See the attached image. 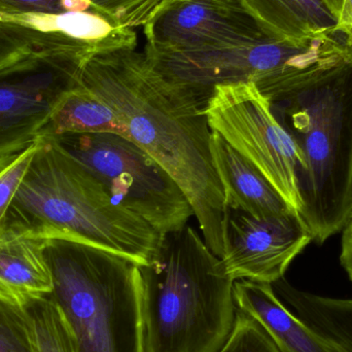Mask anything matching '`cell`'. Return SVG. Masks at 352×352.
I'll list each match as a JSON object with an SVG mask.
<instances>
[{
  "label": "cell",
  "instance_id": "cell-1",
  "mask_svg": "<svg viewBox=\"0 0 352 352\" xmlns=\"http://www.w3.org/2000/svg\"><path fill=\"white\" fill-rule=\"evenodd\" d=\"M80 85L119 113L127 138L175 180L192 205L203 240L221 258L227 206L204 107L135 49L95 54L82 68Z\"/></svg>",
  "mask_w": 352,
  "mask_h": 352
},
{
  "label": "cell",
  "instance_id": "cell-2",
  "mask_svg": "<svg viewBox=\"0 0 352 352\" xmlns=\"http://www.w3.org/2000/svg\"><path fill=\"white\" fill-rule=\"evenodd\" d=\"M256 86L303 155L300 215L324 243L352 210V41Z\"/></svg>",
  "mask_w": 352,
  "mask_h": 352
},
{
  "label": "cell",
  "instance_id": "cell-3",
  "mask_svg": "<svg viewBox=\"0 0 352 352\" xmlns=\"http://www.w3.org/2000/svg\"><path fill=\"white\" fill-rule=\"evenodd\" d=\"M2 235L66 238L142 265L155 260L163 238L118 204L97 178L47 138L37 140Z\"/></svg>",
  "mask_w": 352,
  "mask_h": 352
},
{
  "label": "cell",
  "instance_id": "cell-4",
  "mask_svg": "<svg viewBox=\"0 0 352 352\" xmlns=\"http://www.w3.org/2000/svg\"><path fill=\"white\" fill-rule=\"evenodd\" d=\"M234 283L192 228L162 238L142 265L146 352H219L235 327Z\"/></svg>",
  "mask_w": 352,
  "mask_h": 352
},
{
  "label": "cell",
  "instance_id": "cell-5",
  "mask_svg": "<svg viewBox=\"0 0 352 352\" xmlns=\"http://www.w3.org/2000/svg\"><path fill=\"white\" fill-rule=\"evenodd\" d=\"M41 252L76 352H146L142 264L66 238H43Z\"/></svg>",
  "mask_w": 352,
  "mask_h": 352
},
{
  "label": "cell",
  "instance_id": "cell-6",
  "mask_svg": "<svg viewBox=\"0 0 352 352\" xmlns=\"http://www.w3.org/2000/svg\"><path fill=\"white\" fill-rule=\"evenodd\" d=\"M41 138L82 165L118 204L144 219L162 237L179 231L195 217L175 180L127 136L63 133Z\"/></svg>",
  "mask_w": 352,
  "mask_h": 352
},
{
  "label": "cell",
  "instance_id": "cell-7",
  "mask_svg": "<svg viewBox=\"0 0 352 352\" xmlns=\"http://www.w3.org/2000/svg\"><path fill=\"white\" fill-rule=\"evenodd\" d=\"M100 53L84 41L38 50L0 68V157L22 152L72 91L89 58Z\"/></svg>",
  "mask_w": 352,
  "mask_h": 352
},
{
  "label": "cell",
  "instance_id": "cell-8",
  "mask_svg": "<svg viewBox=\"0 0 352 352\" xmlns=\"http://www.w3.org/2000/svg\"><path fill=\"white\" fill-rule=\"evenodd\" d=\"M204 113L211 131L254 165L300 214L299 175L304 168L303 155L256 84L215 87Z\"/></svg>",
  "mask_w": 352,
  "mask_h": 352
},
{
  "label": "cell",
  "instance_id": "cell-9",
  "mask_svg": "<svg viewBox=\"0 0 352 352\" xmlns=\"http://www.w3.org/2000/svg\"><path fill=\"white\" fill-rule=\"evenodd\" d=\"M343 31L295 41L277 38L260 45L194 52L156 51L144 54L155 69L173 84L190 91L205 107L213 89L263 78L302 67L351 43Z\"/></svg>",
  "mask_w": 352,
  "mask_h": 352
},
{
  "label": "cell",
  "instance_id": "cell-10",
  "mask_svg": "<svg viewBox=\"0 0 352 352\" xmlns=\"http://www.w3.org/2000/svg\"><path fill=\"white\" fill-rule=\"evenodd\" d=\"M150 49L194 52L260 45L277 38L245 6L177 0L163 6L144 25Z\"/></svg>",
  "mask_w": 352,
  "mask_h": 352
},
{
  "label": "cell",
  "instance_id": "cell-11",
  "mask_svg": "<svg viewBox=\"0 0 352 352\" xmlns=\"http://www.w3.org/2000/svg\"><path fill=\"white\" fill-rule=\"evenodd\" d=\"M311 241V232L298 212L256 219L227 207L221 264L234 281L272 285Z\"/></svg>",
  "mask_w": 352,
  "mask_h": 352
},
{
  "label": "cell",
  "instance_id": "cell-12",
  "mask_svg": "<svg viewBox=\"0 0 352 352\" xmlns=\"http://www.w3.org/2000/svg\"><path fill=\"white\" fill-rule=\"evenodd\" d=\"M234 298L238 309L258 322L280 352H345L287 309L270 283L236 280Z\"/></svg>",
  "mask_w": 352,
  "mask_h": 352
},
{
  "label": "cell",
  "instance_id": "cell-13",
  "mask_svg": "<svg viewBox=\"0 0 352 352\" xmlns=\"http://www.w3.org/2000/svg\"><path fill=\"white\" fill-rule=\"evenodd\" d=\"M211 155L225 192L226 206L256 219H274L297 212L260 170L211 131Z\"/></svg>",
  "mask_w": 352,
  "mask_h": 352
},
{
  "label": "cell",
  "instance_id": "cell-14",
  "mask_svg": "<svg viewBox=\"0 0 352 352\" xmlns=\"http://www.w3.org/2000/svg\"><path fill=\"white\" fill-rule=\"evenodd\" d=\"M43 238L0 237V295L24 306L51 295L53 280L41 252Z\"/></svg>",
  "mask_w": 352,
  "mask_h": 352
},
{
  "label": "cell",
  "instance_id": "cell-15",
  "mask_svg": "<svg viewBox=\"0 0 352 352\" xmlns=\"http://www.w3.org/2000/svg\"><path fill=\"white\" fill-rule=\"evenodd\" d=\"M246 8L274 34L301 41L341 31L327 0H244Z\"/></svg>",
  "mask_w": 352,
  "mask_h": 352
},
{
  "label": "cell",
  "instance_id": "cell-16",
  "mask_svg": "<svg viewBox=\"0 0 352 352\" xmlns=\"http://www.w3.org/2000/svg\"><path fill=\"white\" fill-rule=\"evenodd\" d=\"M1 20L16 23L45 33H58L90 43L98 51L135 49L138 36L133 29L119 26L94 12L23 14Z\"/></svg>",
  "mask_w": 352,
  "mask_h": 352
},
{
  "label": "cell",
  "instance_id": "cell-17",
  "mask_svg": "<svg viewBox=\"0 0 352 352\" xmlns=\"http://www.w3.org/2000/svg\"><path fill=\"white\" fill-rule=\"evenodd\" d=\"M279 299L314 331L345 352H352V300L333 299L300 291L285 277L272 285Z\"/></svg>",
  "mask_w": 352,
  "mask_h": 352
},
{
  "label": "cell",
  "instance_id": "cell-18",
  "mask_svg": "<svg viewBox=\"0 0 352 352\" xmlns=\"http://www.w3.org/2000/svg\"><path fill=\"white\" fill-rule=\"evenodd\" d=\"M63 133H115L127 136L119 113L80 85L54 111L39 138Z\"/></svg>",
  "mask_w": 352,
  "mask_h": 352
},
{
  "label": "cell",
  "instance_id": "cell-19",
  "mask_svg": "<svg viewBox=\"0 0 352 352\" xmlns=\"http://www.w3.org/2000/svg\"><path fill=\"white\" fill-rule=\"evenodd\" d=\"M24 307L32 327L36 352H76L67 320L51 295L29 300Z\"/></svg>",
  "mask_w": 352,
  "mask_h": 352
},
{
  "label": "cell",
  "instance_id": "cell-20",
  "mask_svg": "<svg viewBox=\"0 0 352 352\" xmlns=\"http://www.w3.org/2000/svg\"><path fill=\"white\" fill-rule=\"evenodd\" d=\"M72 41H80L58 33L41 32L0 19V68L38 50Z\"/></svg>",
  "mask_w": 352,
  "mask_h": 352
},
{
  "label": "cell",
  "instance_id": "cell-21",
  "mask_svg": "<svg viewBox=\"0 0 352 352\" xmlns=\"http://www.w3.org/2000/svg\"><path fill=\"white\" fill-rule=\"evenodd\" d=\"M0 352H36L24 306L0 295Z\"/></svg>",
  "mask_w": 352,
  "mask_h": 352
},
{
  "label": "cell",
  "instance_id": "cell-22",
  "mask_svg": "<svg viewBox=\"0 0 352 352\" xmlns=\"http://www.w3.org/2000/svg\"><path fill=\"white\" fill-rule=\"evenodd\" d=\"M92 12L122 27L144 26L164 0H90Z\"/></svg>",
  "mask_w": 352,
  "mask_h": 352
},
{
  "label": "cell",
  "instance_id": "cell-23",
  "mask_svg": "<svg viewBox=\"0 0 352 352\" xmlns=\"http://www.w3.org/2000/svg\"><path fill=\"white\" fill-rule=\"evenodd\" d=\"M36 144L37 142L22 152L0 157V237L8 209L32 160Z\"/></svg>",
  "mask_w": 352,
  "mask_h": 352
},
{
  "label": "cell",
  "instance_id": "cell-24",
  "mask_svg": "<svg viewBox=\"0 0 352 352\" xmlns=\"http://www.w3.org/2000/svg\"><path fill=\"white\" fill-rule=\"evenodd\" d=\"M219 352H280L266 331L238 309L235 327Z\"/></svg>",
  "mask_w": 352,
  "mask_h": 352
},
{
  "label": "cell",
  "instance_id": "cell-25",
  "mask_svg": "<svg viewBox=\"0 0 352 352\" xmlns=\"http://www.w3.org/2000/svg\"><path fill=\"white\" fill-rule=\"evenodd\" d=\"M65 12L62 0H0V19L23 14Z\"/></svg>",
  "mask_w": 352,
  "mask_h": 352
},
{
  "label": "cell",
  "instance_id": "cell-26",
  "mask_svg": "<svg viewBox=\"0 0 352 352\" xmlns=\"http://www.w3.org/2000/svg\"><path fill=\"white\" fill-rule=\"evenodd\" d=\"M340 261L352 283V210L342 229Z\"/></svg>",
  "mask_w": 352,
  "mask_h": 352
},
{
  "label": "cell",
  "instance_id": "cell-27",
  "mask_svg": "<svg viewBox=\"0 0 352 352\" xmlns=\"http://www.w3.org/2000/svg\"><path fill=\"white\" fill-rule=\"evenodd\" d=\"M339 29L352 39V0H344L342 12L339 16Z\"/></svg>",
  "mask_w": 352,
  "mask_h": 352
},
{
  "label": "cell",
  "instance_id": "cell-28",
  "mask_svg": "<svg viewBox=\"0 0 352 352\" xmlns=\"http://www.w3.org/2000/svg\"><path fill=\"white\" fill-rule=\"evenodd\" d=\"M327 1L330 4L331 8H332V10H334L335 14H337L339 19L341 12H342L343 2H344V0H327Z\"/></svg>",
  "mask_w": 352,
  "mask_h": 352
},
{
  "label": "cell",
  "instance_id": "cell-29",
  "mask_svg": "<svg viewBox=\"0 0 352 352\" xmlns=\"http://www.w3.org/2000/svg\"><path fill=\"white\" fill-rule=\"evenodd\" d=\"M173 1H177V0H164L162 6H165V4L169 3V2ZM209 1L223 2V3L237 4V6H245V4H244V0H209ZM162 6H161V8H162Z\"/></svg>",
  "mask_w": 352,
  "mask_h": 352
}]
</instances>
